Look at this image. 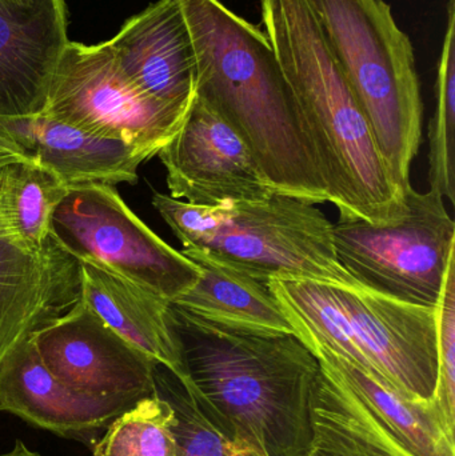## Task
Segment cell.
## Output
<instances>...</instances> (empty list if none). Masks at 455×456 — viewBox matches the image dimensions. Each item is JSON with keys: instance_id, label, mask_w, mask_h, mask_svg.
Segmentation results:
<instances>
[{"instance_id": "cell-14", "label": "cell", "mask_w": 455, "mask_h": 456, "mask_svg": "<svg viewBox=\"0 0 455 456\" xmlns=\"http://www.w3.org/2000/svg\"><path fill=\"white\" fill-rule=\"evenodd\" d=\"M69 42L66 0L0 2V117L42 114Z\"/></svg>"}, {"instance_id": "cell-25", "label": "cell", "mask_w": 455, "mask_h": 456, "mask_svg": "<svg viewBox=\"0 0 455 456\" xmlns=\"http://www.w3.org/2000/svg\"><path fill=\"white\" fill-rule=\"evenodd\" d=\"M438 379L435 401L455 428V259L449 265L437 307Z\"/></svg>"}, {"instance_id": "cell-22", "label": "cell", "mask_w": 455, "mask_h": 456, "mask_svg": "<svg viewBox=\"0 0 455 456\" xmlns=\"http://www.w3.org/2000/svg\"><path fill=\"white\" fill-rule=\"evenodd\" d=\"M155 395L174 411L176 456H261L224 434L200 409L183 380L163 364L155 369Z\"/></svg>"}, {"instance_id": "cell-9", "label": "cell", "mask_w": 455, "mask_h": 456, "mask_svg": "<svg viewBox=\"0 0 455 456\" xmlns=\"http://www.w3.org/2000/svg\"><path fill=\"white\" fill-rule=\"evenodd\" d=\"M42 114L93 135L141 147L154 157L187 118L139 93L118 69L107 42L67 43Z\"/></svg>"}, {"instance_id": "cell-12", "label": "cell", "mask_w": 455, "mask_h": 456, "mask_svg": "<svg viewBox=\"0 0 455 456\" xmlns=\"http://www.w3.org/2000/svg\"><path fill=\"white\" fill-rule=\"evenodd\" d=\"M82 294L80 262L53 235L24 248L0 221V366L21 343L71 310Z\"/></svg>"}, {"instance_id": "cell-26", "label": "cell", "mask_w": 455, "mask_h": 456, "mask_svg": "<svg viewBox=\"0 0 455 456\" xmlns=\"http://www.w3.org/2000/svg\"><path fill=\"white\" fill-rule=\"evenodd\" d=\"M31 159L12 138L0 127V167L18 160Z\"/></svg>"}, {"instance_id": "cell-1", "label": "cell", "mask_w": 455, "mask_h": 456, "mask_svg": "<svg viewBox=\"0 0 455 456\" xmlns=\"http://www.w3.org/2000/svg\"><path fill=\"white\" fill-rule=\"evenodd\" d=\"M181 378L224 434L261 456H305L320 362L294 334L208 321L171 305Z\"/></svg>"}, {"instance_id": "cell-28", "label": "cell", "mask_w": 455, "mask_h": 456, "mask_svg": "<svg viewBox=\"0 0 455 456\" xmlns=\"http://www.w3.org/2000/svg\"><path fill=\"white\" fill-rule=\"evenodd\" d=\"M3 3H8V4H20V3L27 2V0H0Z\"/></svg>"}, {"instance_id": "cell-13", "label": "cell", "mask_w": 455, "mask_h": 456, "mask_svg": "<svg viewBox=\"0 0 455 456\" xmlns=\"http://www.w3.org/2000/svg\"><path fill=\"white\" fill-rule=\"evenodd\" d=\"M107 45L139 93L189 114L197 96V55L176 0H158L131 16Z\"/></svg>"}, {"instance_id": "cell-8", "label": "cell", "mask_w": 455, "mask_h": 456, "mask_svg": "<svg viewBox=\"0 0 455 456\" xmlns=\"http://www.w3.org/2000/svg\"><path fill=\"white\" fill-rule=\"evenodd\" d=\"M51 235L79 262L111 271L173 303L197 283L199 268L131 211L114 186L71 187Z\"/></svg>"}, {"instance_id": "cell-10", "label": "cell", "mask_w": 455, "mask_h": 456, "mask_svg": "<svg viewBox=\"0 0 455 456\" xmlns=\"http://www.w3.org/2000/svg\"><path fill=\"white\" fill-rule=\"evenodd\" d=\"M45 369L87 398L131 409L155 394L158 362L123 339L82 299L32 337Z\"/></svg>"}, {"instance_id": "cell-21", "label": "cell", "mask_w": 455, "mask_h": 456, "mask_svg": "<svg viewBox=\"0 0 455 456\" xmlns=\"http://www.w3.org/2000/svg\"><path fill=\"white\" fill-rule=\"evenodd\" d=\"M67 192L69 187L34 159L8 163L0 167V221L20 246L39 251Z\"/></svg>"}, {"instance_id": "cell-24", "label": "cell", "mask_w": 455, "mask_h": 456, "mask_svg": "<svg viewBox=\"0 0 455 456\" xmlns=\"http://www.w3.org/2000/svg\"><path fill=\"white\" fill-rule=\"evenodd\" d=\"M174 411L158 395L142 399L115 418L101 441L93 444V456H176L171 423Z\"/></svg>"}, {"instance_id": "cell-5", "label": "cell", "mask_w": 455, "mask_h": 456, "mask_svg": "<svg viewBox=\"0 0 455 456\" xmlns=\"http://www.w3.org/2000/svg\"><path fill=\"white\" fill-rule=\"evenodd\" d=\"M152 206L181 241L258 281L362 287L337 259L333 224L312 203L272 194L262 200L195 206L155 192Z\"/></svg>"}, {"instance_id": "cell-27", "label": "cell", "mask_w": 455, "mask_h": 456, "mask_svg": "<svg viewBox=\"0 0 455 456\" xmlns=\"http://www.w3.org/2000/svg\"><path fill=\"white\" fill-rule=\"evenodd\" d=\"M0 456H40L37 452H31L21 441H16L15 446L10 452L0 454Z\"/></svg>"}, {"instance_id": "cell-17", "label": "cell", "mask_w": 455, "mask_h": 456, "mask_svg": "<svg viewBox=\"0 0 455 456\" xmlns=\"http://www.w3.org/2000/svg\"><path fill=\"white\" fill-rule=\"evenodd\" d=\"M80 299L123 339L183 377L171 303L91 263L80 262Z\"/></svg>"}, {"instance_id": "cell-20", "label": "cell", "mask_w": 455, "mask_h": 456, "mask_svg": "<svg viewBox=\"0 0 455 456\" xmlns=\"http://www.w3.org/2000/svg\"><path fill=\"white\" fill-rule=\"evenodd\" d=\"M310 350L328 363L417 456H455V428L437 402L414 401L323 346Z\"/></svg>"}, {"instance_id": "cell-23", "label": "cell", "mask_w": 455, "mask_h": 456, "mask_svg": "<svg viewBox=\"0 0 455 456\" xmlns=\"http://www.w3.org/2000/svg\"><path fill=\"white\" fill-rule=\"evenodd\" d=\"M437 106L429 125V183L455 203V0L448 3V24L438 64Z\"/></svg>"}, {"instance_id": "cell-6", "label": "cell", "mask_w": 455, "mask_h": 456, "mask_svg": "<svg viewBox=\"0 0 455 456\" xmlns=\"http://www.w3.org/2000/svg\"><path fill=\"white\" fill-rule=\"evenodd\" d=\"M382 159L402 194L422 136V103L410 37L385 0H310Z\"/></svg>"}, {"instance_id": "cell-16", "label": "cell", "mask_w": 455, "mask_h": 456, "mask_svg": "<svg viewBox=\"0 0 455 456\" xmlns=\"http://www.w3.org/2000/svg\"><path fill=\"white\" fill-rule=\"evenodd\" d=\"M0 411L64 438H80L106 430L127 409L64 387L45 369L29 338L0 366Z\"/></svg>"}, {"instance_id": "cell-18", "label": "cell", "mask_w": 455, "mask_h": 456, "mask_svg": "<svg viewBox=\"0 0 455 456\" xmlns=\"http://www.w3.org/2000/svg\"><path fill=\"white\" fill-rule=\"evenodd\" d=\"M318 362L305 456H417L328 363Z\"/></svg>"}, {"instance_id": "cell-3", "label": "cell", "mask_w": 455, "mask_h": 456, "mask_svg": "<svg viewBox=\"0 0 455 456\" xmlns=\"http://www.w3.org/2000/svg\"><path fill=\"white\" fill-rule=\"evenodd\" d=\"M264 32L293 88L328 189L341 219L377 226L408 213L373 131L337 63L310 0H259Z\"/></svg>"}, {"instance_id": "cell-4", "label": "cell", "mask_w": 455, "mask_h": 456, "mask_svg": "<svg viewBox=\"0 0 455 456\" xmlns=\"http://www.w3.org/2000/svg\"><path fill=\"white\" fill-rule=\"evenodd\" d=\"M269 289L297 337L323 346L414 401H435L437 310L365 287L272 279Z\"/></svg>"}, {"instance_id": "cell-7", "label": "cell", "mask_w": 455, "mask_h": 456, "mask_svg": "<svg viewBox=\"0 0 455 456\" xmlns=\"http://www.w3.org/2000/svg\"><path fill=\"white\" fill-rule=\"evenodd\" d=\"M406 205V216L386 226L339 218L333 224L337 259L370 291L437 307L455 259V224L438 190L419 192L410 187Z\"/></svg>"}, {"instance_id": "cell-2", "label": "cell", "mask_w": 455, "mask_h": 456, "mask_svg": "<svg viewBox=\"0 0 455 456\" xmlns=\"http://www.w3.org/2000/svg\"><path fill=\"white\" fill-rule=\"evenodd\" d=\"M197 55V96L250 150L275 194L329 202L293 88L266 32L221 0H176Z\"/></svg>"}, {"instance_id": "cell-19", "label": "cell", "mask_w": 455, "mask_h": 456, "mask_svg": "<svg viewBox=\"0 0 455 456\" xmlns=\"http://www.w3.org/2000/svg\"><path fill=\"white\" fill-rule=\"evenodd\" d=\"M181 252L200 276L171 305L227 326L296 335L269 284L200 252Z\"/></svg>"}, {"instance_id": "cell-11", "label": "cell", "mask_w": 455, "mask_h": 456, "mask_svg": "<svg viewBox=\"0 0 455 456\" xmlns=\"http://www.w3.org/2000/svg\"><path fill=\"white\" fill-rule=\"evenodd\" d=\"M157 157L170 197L190 205L214 208L275 194L242 139L198 96L181 130Z\"/></svg>"}, {"instance_id": "cell-15", "label": "cell", "mask_w": 455, "mask_h": 456, "mask_svg": "<svg viewBox=\"0 0 455 456\" xmlns=\"http://www.w3.org/2000/svg\"><path fill=\"white\" fill-rule=\"evenodd\" d=\"M0 127L69 189L85 184H135L142 163L154 158L141 147L93 135L43 114L0 117Z\"/></svg>"}]
</instances>
